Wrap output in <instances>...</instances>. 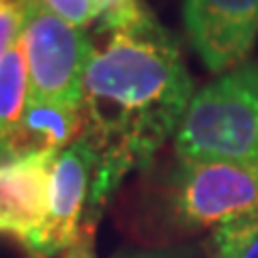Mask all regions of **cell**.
Listing matches in <instances>:
<instances>
[{
  "mask_svg": "<svg viewBox=\"0 0 258 258\" xmlns=\"http://www.w3.org/2000/svg\"><path fill=\"white\" fill-rule=\"evenodd\" d=\"M93 3L97 7L95 26L99 32H112L132 26L147 13H151L144 0H93Z\"/></svg>",
  "mask_w": 258,
  "mask_h": 258,
  "instance_id": "cell-11",
  "label": "cell"
},
{
  "mask_svg": "<svg viewBox=\"0 0 258 258\" xmlns=\"http://www.w3.org/2000/svg\"><path fill=\"white\" fill-rule=\"evenodd\" d=\"M37 3L78 28H86L97 22V7L93 0H37Z\"/></svg>",
  "mask_w": 258,
  "mask_h": 258,
  "instance_id": "cell-12",
  "label": "cell"
},
{
  "mask_svg": "<svg viewBox=\"0 0 258 258\" xmlns=\"http://www.w3.org/2000/svg\"><path fill=\"white\" fill-rule=\"evenodd\" d=\"M24 26V3L22 0H7L0 7V58L7 50L18 43Z\"/></svg>",
  "mask_w": 258,
  "mask_h": 258,
  "instance_id": "cell-13",
  "label": "cell"
},
{
  "mask_svg": "<svg viewBox=\"0 0 258 258\" xmlns=\"http://www.w3.org/2000/svg\"><path fill=\"white\" fill-rule=\"evenodd\" d=\"M30 82L24 47L15 43L0 58V147L11 136L28 106Z\"/></svg>",
  "mask_w": 258,
  "mask_h": 258,
  "instance_id": "cell-9",
  "label": "cell"
},
{
  "mask_svg": "<svg viewBox=\"0 0 258 258\" xmlns=\"http://www.w3.org/2000/svg\"><path fill=\"white\" fill-rule=\"evenodd\" d=\"M99 155L86 136H80L54 161L50 207L45 222L28 243L30 258H56L76 243L91 222V194Z\"/></svg>",
  "mask_w": 258,
  "mask_h": 258,
  "instance_id": "cell-5",
  "label": "cell"
},
{
  "mask_svg": "<svg viewBox=\"0 0 258 258\" xmlns=\"http://www.w3.org/2000/svg\"><path fill=\"white\" fill-rule=\"evenodd\" d=\"M159 217L176 230L215 228L258 211V166L179 159L157 185Z\"/></svg>",
  "mask_w": 258,
  "mask_h": 258,
  "instance_id": "cell-3",
  "label": "cell"
},
{
  "mask_svg": "<svg viewBox=\"0 0 258 258\" xmlns=\"http://www.w3.org/2000/svg\"><path fill=\"white\" fill-rule=\"evenodd\" d=\"M82 108L52 101H30L20 123L0 147V161L39 153H60L82 136Z\"/></svg>",
  "mask_w": 258,
  "mask_h": 258,
  "instance_id": "cell-8",
  "label": "cell"
},
{
  "mask_svg": "<svg viewBox=\"0 0 258 258\" xmlns=\"http://www.w3.org/2000/svg\"><path fill=\"white\" fill-rule=\"evenodd\" d=\"M116 258H172V256L166 252H149V249H144V252H123Z\"/></svg>",
  "mask_w": 258,
  "mask_h": 258,
  "instance_id": "cell-15",
  "label": "cell"
},
{
  "mask_svg": "<svg viewBox=\"0 0 258 258\" xmlns=\"http://www.w3.org/2000/svg\"><path fill=\"white\" fill-rule=\"evenodd\" d=\"M191 97L181 47L153 13L108 32L82 84V136L99 155L91 194L93 224L125 176L147 168L176 134Z\"/></svg>",
  "mask_w": 258,
  "mask_h": 258,
  "instance_id": "cell-1",
  "label": "cell"
},
{
  "mask_svg": "<svg viewBox=\"0 0 258 258\" xmlns=\"http://www.w3.org/2000/svg\"><path fill=\"white\" fill-rule=\"evenodd\" d=\"M93 239H95V226H86L82 230V235H80V239L64 252L62 258H95Z\"/></svg>",
  "mask_w": 258,
  "mask_h": 258,
  "instance_id": "cell-14",
  "label": "cell"
},
{
  "mask_svg": "<svg viewBox=\"0 0 258 258\" xmlns=\"http://www.w3.org/2000/svg\"><path fill=\"white\" fill-rule=\"evenodd\" d=\"M209 252L211 258H258V211L217 224Z\"/></svg>",
  "mask_w": 258,
  "mask_h": 258,
  "instance_id": "cell-10",
  "label": "cell"
},
{
  "mask_svg": "<svg viewBox=\"0 0 258 258\" xmlns=\"http://www.w3.org/2000/svg\"><path fill=\"white\" fill-rule=\"evenodd\" d=\"M185 32L211 74L245 64L258 39V0H185Z\"/></svg>",
  "mask_w": 258,
  "mask_h": 258,
  "instance_id": "cell-6",
  "label": "cell"
},
{
  "mask_svg": "<svg viewBox=\"0 0 258 258\" xmlns=\"http://www.w3.org/2000/svg\"><path fill=\"white\" fill-rule=\"evenodd\" d=\"M174 151L179 159L258 166V64H239L191 97Z\"/></svg>",
  "mask_w": 258,
  "mask_h": 258,
  "instance_id": "cell-2",
  "label": "cell"
},
{
  "mask_svg": "<svg viewBox=\"0 0 258 258\" xmlns=\"http://www.w3.org/2000/svg\"><path fill=\"white\" fill-rule=\"evenodd\" d=\"M22 3L20 43L28 64V99L82 108L84 74L95 52L88 32L43 9L37 0Z\"/></svg>",
  "mask_w": 258,
  "mask_h": 258,
  "instance_id": "cell-4",
  "label": "cell"
},
{
  "mask_svg": "<svg viewBox=\"0 0 258 258\" xmlns=\"http://www.w3.org/2000/svg\"><path fill=\"white\" fill-rule=\"evenodd\" d=\"M58 153L0 161V235L20 243L37 235L50 207L52 170Z\"/></svg>",
  "mask_w": 258,
  "mask_h": 258,
  "instance_id": "cell-7",
  "label": "cell"
},
{
  "mask_svg": "<svg viewBox=\"0 0 258 258\" xmlns=\"http://www.w3.org/2000/svg\"><path fill=\"white\" fill-rule=\"evenodd\" d=\"M5 3H7V0H0V7H3V5H5Z\"/></svg>",
  "mask_w": 258,
  "mask_h": 258,
  "instance_id": "cell-16",
  "label": "cell"
}]
</instances>
